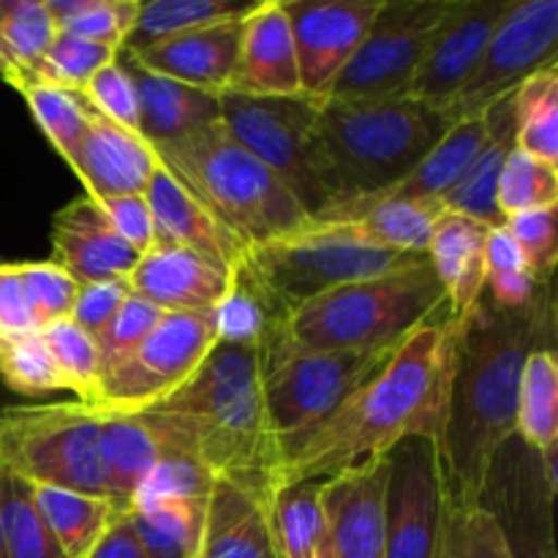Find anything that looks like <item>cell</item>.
<instances>
[{"mask_svg":"<svg viewBox=\"0 0 558 558\" xmlns=\"http://www.w3.org/2000/svg\"><path fill=\"white\" fill-rule=\"evenodd\" d=\"M450 129V114L412 96L325 98L316 114L314 158L316 174L330 196L327 207L396 185Z\"/></svg>","mask_w":558,"mask_h":558,"instance_id":"cell-4","label":"cell"},{"mask_svg":"<svg viewBox=\"0 0 558 558\" xmlns=\"http://www.w3.org/2000/svg\"><path fill=\"white\" fill-rule=\"evenodd\" d=\"M485 140H488V120L472 118L458 120L452 129L436 142L434 150L412 169L403 180H398L390 189L379 191L374 196H363V199L343 202V205L327 207L325 213L314 216L311 221H341V218L352 216V213L365 210L371 205H385V202H439L461 183L463 174L474 163V158L483 150Z\"/></svg>","mask_w":558,"mask_h":558,"instance_id":"cell-23","label":"cell"},{"mask_svg":"<svg viewBox=\"0 0 558 558\" xmlns=\"http://www.w3.org/2000/svg\"><path fill=\"white\" fill-rule=\"evenodd\" d=\"M16 93L25 98L33 120H36L38 129L44 131L49 145H52L71 167V161H74L76 150H80L87 131V112H90V104L85 101V96H82V93L58 90V87L49 85H38V82L20 87Z\"/></svg>","mask_w":558,"mask_h":558,"instance_id":"cell-42","label":"cell"},{"mask_svg":"<svg viewBox=\"0 0 558 558\" xmlns=\"http://www.w3.org/2000/svg\"><path fill=\"white\" fill-rule=\"evenodd\" d=\"M33 494H36L38 510H41L47 526L52 529L54 539H58L65 558L85 556L87 550L98 543V537H101L125 510H131V507L118 505V501L112 499L74 494V490L33 485Z\"/></svg>","mask_w":558,"mask_h":558,"instance_id":"cell-34","label":"cell"},{"mask_svg":"<svg viewBox=\"0 0 558 558\" xmlns=\"http://www.w3.org/2000/svg\"><path fill=\"white\" fill-rule=\"evenodd\" d=\"M54 31L123 49L136 25L140 0H47Z\"/></svg>","mask_w":558,"mask_h":558,"instance_id":"cell-41","label":"cell"},{"mask_svg":"<svg viewBox=\"0 0 558 558\" xmlns=\"http://www.w3.org/2000/svg\"><path fill=\"white\" fill-rule=\"evenodd\" d=\"M385 0H281L298 54L300 93L316 101L330 96L332 85Z\"/></svg>","mask_w":558,"mask_h":558,"instance_id":"cell-16","label":"cell"},{"mask_svg":"<svg viewBox=\"0 0 558 558\" xmlns=\"http://www.w3.org/2000/svg\"><path fill=\"white\" fill-rule=\"evenodd\" d=\"M545 283H537L529 270H510V272H490L485 276V292L488 300L501 311H521L537 298V292Z\"/></svg>","mask_w":558,"mask_h":558,"instance_id":"cell-56","label":"cell"},{"mask_svg":"<svg viewBox=\"0 0 558 558\" xmlns=\"http://www.w3.org/2000/svg\"><path fill=\"white\" fill-rule=\"evenodd\" d=\"M387 458L325 480V512L332 558H387Z\"/></svg>","mask_w":558,"mask_h":558,"instance_id":"cell-20","label":"cell"},{"mask_svg":"<svg viewBox=\"0 0 558 558\" xmlns=\"http://www.w3.org/2000/svg\"><path fill=\"white\" fill-rule=\"evenodd\" d=\"M507 232L518 243L523 254L529 276L537 283H548L554 276V267L558 259V232H556V207L550 210L521 213L510 216L505 221Z\"/></svg>","mask_w":558,"mask_h":558,"instance_id":"cell-51","label":"cell"},{"mask_svg":"<svg viewBox=\"0 0 558 558\" xmlns=\"http://www.w3.org/2000/svg\"><path fill=\"white\" fill-rule=\"evenodd\" d=\"M510 270H526L523 254L515 240H512V234L507 232V227H496L485 238V276Z\"/></svg>","mask_w":558,"mask_h":558,"instance_id":"cell-58","label":"cell"},{"mask_svg":"<svg viewBox=\"0 0 558 558\" xmlns=\"http://www.w3.org/2000/svg\"><path fill=\"white\" fill-rule=\"evenodd\" d=\"M213 485H216V477L202 466L194 452L172 450L147 474L131 507L158 499H207Z\"/></svg>","mask_w":558,"mask_h":558,"instance_id":"cell-50","label":"cell"},{"mask_svg":"<svg viewBox=\"0 0 558 558\" xmlns=\"http://www.w3.org/2000/svg\"><path fill=\"white\" fill-rule=\"evenodd\" d=\"M0 385L25 398L63 390L41 332L14 338L0 336Z\"/></svg>","mask_w":558,"mask_h":558,"instance_id":"cell-45","label":"cell"},{"mask_svg":"<svg viewBox=\"0 0 558 558\" xmlns=\"http://www.w3.org/2000/svg\"><path fill=\"white\" fill-rule=\"evenodd\" d=\"M319 104L303 93L300 96L218 93L223 129L292 191L308 218L319 216L330 205V196L316 174L314 158Z\"/></svg>","mask_w":558,"mask_h":558,"instance_id":"cell-10","label":"cell"},{"mask_svg":"<svg viewBox=\"0 0 558 558\" xmlns=\"http://www.w3.org/2000/svg\"><path fill=\"white\" fill-rule=\"evenodd\" d=\"M125 287L163 314H213L229 287V272L178 245L156 243L140 256Z\"/></svg>","mask_w":558,"mask_h":558,"instance_id":"cell-22","label":"cell"},{"mask_svg":"<svg viewBox=\"0 0 558 558\" xmlns=\"http://www.w3.org/2000/svg\"><path fill=\"white\" fill-rule=\"evenodd\" d=\"M515 434L539 456L558 450V363L550 347L534 349L523 363Z\"/></svg>","mask_w":558,"mask_h":558,"instance_id":"cell-37","label":"cell"},{"mask_svg":"<svg viewBox=\"0 0 558 558\" xmlns=\"http://www.w3.org/2000/svg\"><path fill=\"white\" fill-rule=\"evenodd\" d=\"M447 308L428 254L365 281L347 283L294 311L289 336L319 352H374L407 341Z\"/></svg>","mask_w":558,"mask_h":558,"instance_id":"cell-6","label":"cell"},{"mask_svg":"<svg viewBox=\"0 0 558 558\" xmlns=\"http://www.w3.org/2000/svg\"><path fill=\"white\" fill-rule=\"evenodd\" d=\"M488 120V140H485L483 150L474 158L469 172L463 174L461 183L441 199L445 210L463 213V216L474 218V221L485 223V227L496 229L505 227L507 218L501 216L499 205H496V189H499L501 169H505L507 156L518 147V131H515V93L496 101L494 107L485 112Z\"/></svg>","mask_w":558,"mask_h":558,"instance_id":"cell-30","label":"cell"},{"mask_svg":"<svg viewBox=\"0 0 558 558\" xmlns=\"http://www.w3.org/2000/svg\"><path fill=\"white\" fill-rule=\"evenodd\" d=\"M543 289L521 311L496 308L483 294L472 314L456 322L439 456L447 496L458 505H477L490 461L515 436L523 363L534 349L550 347L554 305Z\"/></svg>","mask_w":558,"mask_h":558,"instance_id":"cell-1","label":"cell"},{"mask_svg":"<svg viewBox=\"0 0 558 558\" xmlns=\"http://www.w3.org/2000/svg\"><path fill=\"white\" fill-rule=\"evenodd\" d=\"M558 0H510L483 60L447 107L452 123L483 118L496 101L515 93L532 74L556 65Z\"/></svg>","mask_w":558,"mask_h":558,"instance_id":"cell-13","label":"cell"},{"mask_svg":"<svg viewBox=\"0 0 558 558\" xmlns=\"http://www.w3.org/2000/svg\"><path fill=\"white\" fill-rule=\"evenodd\" d=\"M289 314H283L270 294L262 289L254 272L248 270L245 259L229 276V287L221 303L213 311L218 343H234V347H262L265 338L276 327L287 325Z\"/></svg>","mask_w":558,"mask_h":558,"instance_id":"cell-35","label":"cell"},{"mask_svg":"<svg viewBox=\"0 0 558 558\" xmlns=\"http://www.w3.org/2000/svg\"><path fill=\"white\" fill-rule=\"evenodd\" d=\"M450 5L452 0H385L327 98L365 101L407 96Z\"/></svg>","mask_w":558,"mask_h":558,"instance_id":"cell-12","label":"cell"},{"mask_svg":"<svg viewBox=\"0 0 558 558\" xmlns=\"http://www.w3.org/2000/svg\"><path fill=\"white\" fill-rule=\"evenodd\" d=\"M101 417L82 401L0 409V469L41 488L109 499Z\"/></svg>","mask_w":558,"mask_h":558,"instance_id":"cell-8","label":"cell"},{"mask_svg":"<svg viewBox=\"0 0 558 558\" xmlns=\"http://www.w3.org/2000/svg\"><path fill=\"white\" fill-rule=\"evenodd\" d=\"M227 93L300 96L298 54L281 0L254 3L243 16L238 69Z\"/></svg>","mask_w":558,"mask_h":558,"instance_id":"cell-25","label":"cell"},{"mask_svg":"<svg viewBox=\"0 0 558 558\" xmlns=\"http://www.w3.org/2000/svg\"><path fill=\"white\" fill-rule=\"evenodd\" d=\"M150 412L172 414L216 480L270 501L281 450L267 423L259 347L216 343L194 376Z\"/></svg>","mask_w":558,"mask_h":558,"instance_id":"cell-3","label":"cell"},{"mask_svg":"<svg viewBox=\"0 0 558 558\" xmlns=\"http://www.w3.org/2000/svg\"><path fill=\"white\" fill-rule=\"evenodd\" d=\"M452 347L456 322L450 319L441 325L428 322L412 332L365 385L283 452L278 483L336 477L379 461L412 436L439 445Z\"/></svg>","mask_w":558,"mask_h":558,"instance_id":"cell-2","label":"cell"},{"mask_svg":"<svg viewBox=\"0 0 558 558\" xmlns=\"http://www.w3.org/2000/svg\"><path fill=\"white\" fill-rule=\"evenodd\" d=\"M278 558H332L325 480H283L267 501Z\"/></svg>","mask_w":558,"mask_h":558,"instance_id":"cell-31","label":"cell"},{"mask_svg":"<svg viewBox=\"0 0 558 558\" xmlns=\"http://www.w3.org/2000/svg\"><path fill=\"white\" fill-rule=\"evenodd\" d=\"M196 558H278L267 499L216 480L205 507V532Z\"/></svg>","mask_w":558,"mask_h":558,"instance_id":"cell-29","label":"cell"},{"mask_svg":"<svg viewBox=\"0 0 558 558\" xmlns=\"http://www.w3.org/2000/svg\"><path fill=\"white\" fill-rule=\"evenodd\" d=\"M439 558H512L494 518L480 505H458L447 496Z\"/></svg>","mask_w":558,"mask_h":558,"instance_id":"cell-47","label":"cell"},{"mask_svg":"<svg viewBox=\"0 0 558 558\" xmlns=\"http://www.w3.org/2000/svg\"><path fill=\"white\" fill-rule=\"evenodd\" d=\"M216 343L213 314H163L131 357L98 376L87 407L107 414L150 412L199 371Z\"/></svg>","mask_w":558,"mask_h":558,"instance_id":"cell-11","label":"cell"},{"mask_svg":"<svg viewBox=\"0 0 558 558\" xmlns=\"http://www.w3.org/2000/svg\"><path fill=\"white\" fill-rule=\"evenodd\" d=\"M207 499H158L131 507V523L147 558H196Z\"/></svg>","mask_w":558,"mask_h":558,"instance_id":"cell-36","label":"cell"},{"mask_svg":"<svg viewBox=\"0 0 558 558\" xmlns=\"http://www.w3.org/2000/svg\"><path fill=\"white\" fill-rule=\"evenodd\" d=\"M153 150L245 251L298 232L308 221L292 191L221 120Z\"/></svg>","mask_w":558,"mask_h":558,"instance_id":"cell-5","label":"cell"},{"mask_svg":"<svg viewBox=\"0 0 558 558\" xmlns=\"http://www.w3.org/2000/svg\"><path fill=\"white\" fill-rule=\"evenodd\" d=\"M118 63L134 82L136 104H140V136L150 147L167 145L221 120L216 93L153 74L125 49L118 52Z\"/></svg>","mask_w":558,"mask_h":558,"instance_id":"cell-27","label":"cell"},{"mask_svg":"<svg viewBox=\"0 0 558 558\" xmlns=\"http://www.w3.org/2000/svg\"><path fill=\"white\" fill-rule=\"evenodd\" d=\"M54 259L80 287L125 281L140 254L114 232L109 218L90 196H76L52 216Z\"/></svg>","mask_w":558,"mask_h":558,"instance_id":"cell-19","label":"cell"},{"mask_svg":"<svg viewBox=\"0 0 558 558\" xmlns=\"http://www.w3.org/2000/svg\"><path fill=\"white\" fill-rule=\"evenodd\" d=\"M518 150L558 167V65H545L515 90Z\"/></svg>","mask_w":558,"mask_h":558,"instance_id":"cell-40","label":"cell"},{"mask_svg":"<svg viewBox=\"0 0 558 558\" xmlns=\"http://www.w3.org/2000/svg\"><path fill=\"white\" fill-rule=\"evenodd\" d=\"M163 311H158L156 305H150L147 300L129 294L123 305H120L118 314L112 316L107 327L93 338L98 352V376L112 371L114 365L123 363L125 357L136 352L142 341L153 332V327L161 322Z\"/></svg>","mask_w":558,"mask_h":558,"instance_id":"cell-49","label":"cell"},{"mask_svg":"<svg viewBox=\"0 0 558 558\" xmlns=\"http://www.w3.org/2000/svg\"><path fill=\"white\" fill-rule=\"evenodd\" d=\"M101 414V466L107 494L118 505L131 507L140 485L161 458L172 450H191L189 434L172 414Z\"/></svg>","mask_w":558,"mask_h":558,"instance_id":"cell-18","label":"cell"},{"mask_svg":"<svg viewBox=\"0 0 558 558\" xmlns=\"http://www.w3.org/2000/svg\"><path fill=\"white\" fill-rule=\"evenodd\" d=\"M496 205L501 216H521V213L550 210L558 205V167L539 161L523 150H512L501 169Z\"/></svg>","mask_w":558,"mask_h":558,"instance_id":"cell-43","label":"cell"},{"mask_svg":"<svg viewBox=\"0 0 558 558\" xmlns=\"http://www.w3.org/2000/svg\"><path fill=\"white\" fill-rule=\"evenodd\" d=\"M556 490L543 456L518 434L499 447L477 505L496 521L512 558H556Z\"/></svg>","mask_w":558,"mask_h":558,"instance_id":"cell-14","label":"cell"},{"mask_svg":"<svg viewBox=\"0 0 558 558\" xmlns=\"http://www.w3.org/2000/svg\"><path fill=\"white\" fill-rule=\"evenodd\" d=\"M510 0H452L407 96L447 112L483 60Z\"/></svg>","mask_w":558,"mask_h":558,"instance_id":"cell-17","label":"cell"},{"mask_svg":"<svg viewBox=\"0 0 558 558\" xmlns=\"http://www.w3.org/2000/svg\"><path fill=\"white\" fill-rule=\"evenodd\" d=\"M158 156L140 134L112 123L90 107L87 131L71 169L85 185V196L101 202L109 196L145 194Z\"/></svg>","mask_w":558,"mask_h":558,"instance_id":"cell-24","label":"cell"},{"mask_svg":"<svg viewBox=\"0 0 558 558\" xmlns=\"http://www.w3.org/2000/svg\"><path fill=\"white\" fill-rule=\"evenodd\" d=\"M82 558H147L131 523V510H125Z\"/></svg>","mask_w":558,"mask_h":558,"instance_id":"cell-57","label":"cell"},{"mask_svg":"<svg viewBox=\"0 0 558 558\" xmlns=\"http://www.w3.org/2000/svg\"><path fill=\"white\" fill-rule=\"evenodd\" d=\"M385 554L387 558H439L447 483L439 445L412 436L387 452Z\"/></svg>","mask_w":558,"mask_h":558,"instance_id":"cell-15","label":"cell"},{"mask_svg":"<svg viewBox=\"0 0 558 558\" xmlns=\"http://www.w3.org/2000/svg\"><path fill=\"white\" fill-rule=\"evenodd\" d=\"M490 227L456 210H441L428 243V259L445 287L447 319L463 322L485 294V238Z\"/></svg>","mask_w":558,"mask_h":558,"instance_id":"cell-28","label":"cell"},{"mask_svg":"<svg viewBox=\"0 0 558 558\" xmlns=\"http://www.w3.org/2000/svg\"><path fill=\"white\" fill-rule=\"evenodd\" d=\"M240 33H243V20L196 27L183 36L167 38V41L142 49L134 54V60L153 74L218 96L232 85L240 54Z\"/></svg>","mask_w":558,"mask_h":558,"instance_id":"cell-26","label":"cell"},{"mask_svg":"<svg viewBox=\"0 0 558 558\" xmlns=\"http://www.w3.org/2000/svg\"><path fill=\"white\" fill-rule=\"evenodd\" d=\"M414 256L420 254H398L363 243L341 223L308 218L298 232L251 248L245 254V265L272 303L292 316L305 303L332 289L390 272Z\"/></svg>","mask_w":558,"mask_h":558,"instance_id":"cell-9","label":"cell"},{"mask_svg":"<svg viewBox=\"0 0 558 558\" xmlns=\"http://www.w3.org/2000/svg\"><path fill=\"white\" fill-rule=\"evenodd\" d=\"M54 36L47 0H0V76L14 90L33 85Z\"/></svg>","mask_w":558,"mask_h":558,"instance_id":"cell-32","label":"cell"},{"mask_svg":"<svg viewBox=\"0 0 558 558\" xmlns=\"http://www.w3.org/2000/svg\"><path fill=\"white\" fill-rule=\"evenodd\" d=\"M47 352L65 392H74L76 401L87 403L98 381V352L93 338L71 319L52 322L41 330Z\"/></svg>","mask_w":558,"mask_h":558,"instance_id":"cell-46","label":"cell"},{"mask_svg":"<svg viewBox=\"0 0 558 558\" xmlns=\"http://www.w3.org/2000/svg\"><path fill=\"white\" fill-rule=\"evenodd\" d=\"M398 347L374 352H319L294 341L287 325L276 327L259 347V363L267 423L281 458L294 441L303 439L365 385Z\"/></svg>","mask_w":558,"mask_h":558,"instance_id":"cell-7","label":"cell"},{"mask_svg":"<svg viewBox=\"0 0 558 558\" xmlns=\"http://www.w3.org/2000/svg\"><path fill=\"white\" fill-rule=\"evenodd\" d=\"M0 558H65L27 480L0 469Z\"/></svg>","mask_w":558,"mask_h":558,"instance_id":"cell-38","label":"cell"},{"mask_svg":"<svg viewBox=\"0 0 558 558\" xmlns=\"http://www.w3.org/2000/svg\"><path fill=\"white\" fill-rule=\"evenodd\" d=\"M82 96H85V101L90 104L98 114H104V118L112 120V123L140 134V104H136L134 82L125 74L123 65L118 63V58L109 65H104V69L87 82Z\"/></svg>","mask_w":558,"mask_h":558,"instance_id":"cell-52","label":"cell"},{"mask_svg":"<svg viewBox=\"0 0 558 558\" xmlns=\"http://www.w3.org/2000/svg\"><path fill=\"white\" fill-rule=\"evenodd\" d=\"M38 330L36 319L27 305L25 287H22L16 262H0V336H31Z\"/></svg>","mask_w":558,"mask_h":558,"instance_id":"cell-55","label":"cell"},{"mask_svg":"<svg viewBox=\"0 0 558 558\" xmlns=\"http://www.w3.org/2000/svg\"><path fill=\"white\" fill-rule=\"evenodd\" d=\"M145 199L153 213L156 243L191 251L229 276L248 254L161 161L147 183Z\"/></svg>","mask_w":558,"mask_h":558,"instance_id":"cell-21","label":"cell"},{"mask_svg":"<svg viewBox=\"0 0 558 558\" xmlns=\"http://www.w3.org/2000/svg\"><path fill=\"white\" fill-rule=\"evenodd\" d=\"M445 207L439 202H385L352 213L341 223L363 243L398 254H428L430 232Z\"/></svg>","mask_w":558,"mask_h":558,"instance_id":"cell-33","label":"cell"},{"mask_svg":"<svg viewBox=\"0 0 558 558\" xmlns=\"http://www.w3.org/2000/svg\"><path fill=\"white\" fill-rule=\"evenodd\" d=\"M120 49L104 47V44L87 41L74 33L58 31V36L49 44L41 65L36 69L38 85L58 87V90L82 93L87 82L118 58Z\"/></svg>","mask_w":558,"mask_h":558,"instance_id":"cell-44","label":"cell"},{"mask_svg":"<svg viewBox=\"0 0 558 558\" xmlns=\"http://www.w3.org/2000/svg\"><path fill=\"white\" fill-rule=\"evenodd\" d=\"M251 9L254 3H232V0H153V3H142L134 31L123 49L136 54L153 44L183 36L196 27L243 20Z\"/></svg>","mask_w":558,"mask_h":558,"instance_id":"cell-39","label":"cell"},{"mask_svg":"<svg viewBox=\"0 0 558 558\" xmlns=\"http://www.w3.org/2000/svg\"><path fill=\"white\" fill-rule=\"evenodd\" d=\"M104 216L114 227V232L136 251L145 254L147 248L156 245V229H153V213L147 205L145 194H131V196H109V199L98 202Z\"/></svg>","mask_w":558,"mask_h":558,"instance_id":"cell-54","label":"cell"},{"mask_svg":"<svg viewBox=\"0 0 558 558\" xmlns=\"http://www.w3.org/2000/svg\"><path fill=\"white\" fill-rule=\"evenodd\" d=\"M129 287L125 281H104V283H85L76 292L74 305H71L69 319L74 322L80 330H85L87 336L96 338L104 327L112 322V316L118 314L120 305L129 300Z\"/></svg>","mask_w":558,"mask_h":558,"instance_id":"cell-53","label":"cell"},{"mask_svg":"<svg viewBox=\"0 0 558 558\" xmlns=\"http://www.w3.org/2000/svg\"><path fill=\"white\" fill-rule=\"evenodd\" d=\"M27 305L38 330L60 319H69L80 283L58 265V262H16Z\"/></svg>","mask_w":558,"mask_h":558,"instance_id":"cell-48","label":"cell"}]
</instances>
